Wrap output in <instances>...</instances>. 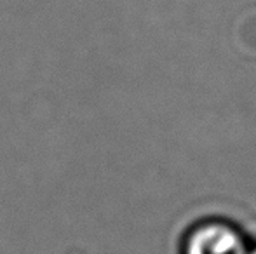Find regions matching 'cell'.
Wrapping results in <instances>:
<instances>
[{
	"label": "cell",
	"instance_id": "6da1fadb",
	"mask_svg": "<svg viewBox=\"0 0 256 254\" xmlns=\"http://www.w3.org/2000/svg\"><path fill=\"white\" fill-rule=\"evenodd\" d=\"M246 237L225 221H206L186 234L182 254H250Z\"/></svg>",
	"mask_w": 256,
	"mask_h": 254
},
{
	"label": "cell",
	"instance_id": "7a4b0ae2",
	"mask_svg": "<svg viewBox=\"0 0 256 254\" xmlns=\"http://www.w3.org/2000/svg\"><path fill=\"white\" fill-rule=\"evenodd\" d=\"M250 254H256V246H254V248H251V249H250Z\"/></svg>",
	"mask_w": 256,
	"mask_h": 254
}]
</instances>
